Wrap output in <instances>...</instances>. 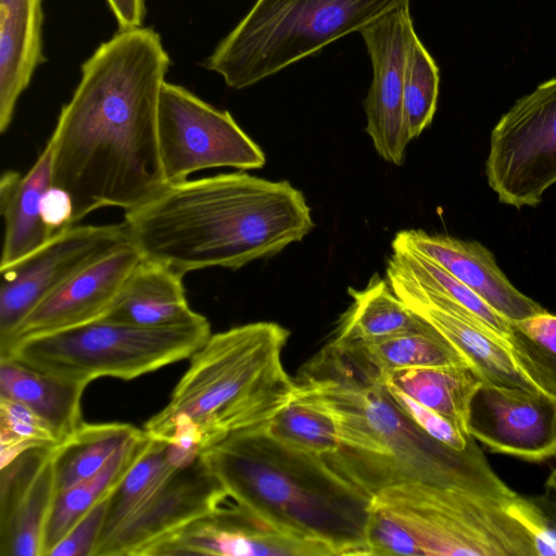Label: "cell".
<instances>
[{
  "instance_id": "cell-1",
  "label": "cell",
  "mask_w": 556,
  "mask_h": 556,
  "mask_svg": "<svg viewBox=\"0 0 556 556\" xmlns=\"http://www.w3.org/2000/svg\"><path fill=\"white\" fill-rule=\"evenodd\" d=\"M170 60L148 27L119 30L81 65L49 138L52 186L72 198L73 224L102 207L134 210L166 186L157 110Z\"/></svg>"
},
{
  "instance_id": "cell-2",
  "label": "cell",
  "mask_w": 556,
  "mask_h": 556,
  "mask_svg": "<svg viewBox=\"0 0 556 556\" xmlns=\"http://www.w3.org/2000/svg\"><path fill=\"white\" fill-rule=\"evenodd\" d=\"M386 375L354 348L330 340L293 379L295 393L334 418L340 446L325 462L371 497L408 482L463 489L505 502L513 491L473 441L457 451L420 429L389 393Z\"/></svg>"
},
{
  "instance_id": "cell-3",
  "label": "cell",
  "mask_w": 556,
  "mask_h": 556,
  "mask_svg": "<svg viewBox=\"0 0 556 556\" xmlns=\"http://www.w3.org/2000/svg\"><path fill=\"white\" fill-rule=\"evenodd\" d=\"M124 224L143 258L184 276L274 256L315 226L304 194L289 181L239 172L169 184L125 212Z\"/></svg>"
},
{
  "instance_id": "cell-4",
  "label": "cell",
  "mask_w": 556,
  "mask_h": 556,
  "mask_svg": "<svg viewBox=\"0 0 556 556\" xmlns=\"http://www.w3.org/2000/svg\"><path fill=\"white\" fill-rule=\"evenodd\" d=\"M228 495L336 555H369L371 496L324 457L289 447L264 428L240 432L201 451Z\"/></svg>"
},
{
  "instance_id": "cell-5",
  "label": "cell",
  "mask_w": 556,
  "mask_h": 556,
  "mask_svg": "<svg viewBox=\"0 0 556 556\" xmlns=\"http://www.w3.org/2000/svg\"><path fill=\"white\" fill-rule=\"evenodd\" d=\"M289 336L271 321L211 334L190 357L167 405L143 430L151 432L185 416L198 426L203 450L229 435L266 427L295 391L282 364Z\"/></svg>"
},
{
  "instance_id": "cell-6",
  "label": "cell",
  "mask_w": 556,
  "mask_h": 556,
  "mask_svg": "<svg viewBox=\"0 0 556 556\" xmlns=\"http://www.w3.org/2000/svg\"><path fill=\"white\" fill-rule=\"evenodd\" d=\"M409 0H256L202 66L242 89L319 52Z\"/></svg>"
},
{
  "instance_id": "cell-7",
  "label": "cell",
  "mask_w": 556,
  "mask_h": 556,
  "mask_svg": "<svg viewBox=\"0 0 556 556\" xmlns=\"http://www.w3.org/2000/svg\"><path fill=\"white\" fill-rule=\"evenodd\" d=\"M211 334L206 318L157 328L101 318L21 340L0 358H13L51 376L87 384L101 377L130 380L191 357Z\"/></svg>"
},
{
  "instance_id": "cell-8",
  "label": "cell",
  "mask_w": 556,
  "mask_h": 556,
  "mask_svg": "<svg viewBox=\"0 0 556 556\" xmlns=\"http://www.w3.org/2000/svg\"><path fill=\"white\" fill-rule=\"evenodd\" d=\"M508 502L422 482L393 485L371 497L372 506L414 536L422 556H536L531 534Z\"/></svg>"
},
{
  "instance_id": "cell-9",
  "label": "cell",
  "mask_w": 556,
  "mask_h": 556,
  "mask_svg": "<svg viewBox=\"0 0 556 556\" xmlns=\"http://www.w3.org/2000/svg\"><path fill=\"white\" fill-rule=\"evenodd\" d=\"M159 155L167 185L214 167L261 168L263 150L228 111L218 110L186 88L165 81L157 110Z\"/></svg>"
},
{
  "instance_id": "cell-10",
  "label": "cell",
  "mask_w": 556,
  "mask_h": 556,
  "mask_svg": "<svg viewBox=\"0 0 556 556\" xmlns=\"http://www.w3.org/2000/svg\"><path fill=\"white\" fill-rule=\"evenodd\" d=\"M485 174L500 202L535 206L556 182V78L519 99L491 132Z\"/></svg>"
},
{
  "instance_id": "cell-11",
  "label": "cell",
  "mask_w": 556,
  "mask_h": 556,
  "mask_svg": "<svg viewBox=\"0 0 556 556\" xmlns=\"http://www.w3.org/2000/svg\"><path fill=\"white\" fill-rule=\"evenodd\" d=\"M127 242L124 222L74 225L18 262L0 268V346L45 298Z\"/></svg>"
},
{
  "instance_id": "cell-12",
  "label": "cell",
  "mask_w": 556,
  "mask_h": 556,
  "mask_svg": "<svg viewBox=\"0 0 556 556\" xmlns=\"http://www.w3.org/2000/svg\"><path fill=\"white\" fill-rule=\"evenodd\" d=\"M333 556L324 543L296 535L228 497L212 511L153 541L138 556Z\"/></svg>"
},
{
  "instance_id": "cell-13",
  "label": "cell",
  "mask_w": 556,
  "mask_h": 556,
  "mask_svg": "<svg viewBox=\"0 0 556 556\" xmlns=\"http://www.w3.org/2000/svg\"><path fill=\"white\" fill-rule=\"evenodd\" d=\"M372 81L364 101L366 132L387 162L402 165L410 141L404 105L407 59L416 34L409 4L384 14L363 28Z\"/></svg>"
},
{
  "instance_id": "cell-14",
  "label": "cell",
  "mask_w": 556,
  "mask_h": 556,
  "mask_svg": "<svg viewBox=\"0 0 556 556\" xmlns=\"http://www.w3.org/2000/svg\"><path fill=\"white\" fill-rule=\"evenodd\" d=\"M468 432L495 453L529 462L551 458L556 455V396L482 383L470 403Z\"/></svg>"
},
{
  "instance_id": "cell-15",
  "label": "cell",
  "mask_w": 556,
  "mask_h": 556,
  "mask_svg": "<svg viewBox=\"0 0 556 556\" xmlns=\"http://www.w3.org/2000/svg\"><path fill=\"white\" fill-rule=\"evenodd\" d=\"M142 258L129 241L84 268L33 308L0 346V356L21 340L104 317Z\"/></svg>"
},
{
  "instance_id": "cell-16",
  "label": "cell",
  "mask_w": 556,
  "mask_h": 556,
  "mask_svg": "<svg viewBox=\"0 0 556 556\" xmlns=\"http://www.w3.org/2000/svg\"><path fill=\"white\" fill-rule=\"evenodd\" d=\"M228 497L202 456L178 469L94 556H138L153 541L215 509Z\"/></svg>"
},
{
  "instance_id": "cell-17",
  "label": "cell",
  "mask_w": 556,
  "mask_h": 556,
  "mask_svg": "<svg viewBox=\"0 0 556 556\" xmlns=\"http://www.w3.org/2000/svg\"><path fill=\"white\" fill-rule=\"evenodd\" d=\"M53 447L29 448L0 468V556H41L54 496Z\"/></svg>"
},
{
  "instance_id": "cell-18",
  "label": "cell",
  "mask_w": 556,
  "mask_h": 556,
  "mask_svg": "<svg viewBox=\"0 0 556 556\" xmlns=\"http://www.w3.org/2000/svg\"><path fill=\"white\" fill-rule=\"evenodd\" d=\"M392 243L439 264L508 321L522 320L545 311L513 286L493 254L477 241L408 229L399 231Z\"/></svg>"
},
{
  "instance_id": "cell-19",
  "label": "cell",
  "mask_w": 556,
  "mask_h": 556,
  "mask_svg": "<svg viewBox=\"0 0 556 556\" xmlns=\"http://www.w3.org/2000/svg\"><path fill=\"white\" fill-rule=\"evenodd\" d=\"M182 278L167 265L142 258L102 318L150 328L204 319L189 306Z\"/></svg>"
},
{
  "instance_id": "cell-20",
  "label": "cell",
  "mask_w": 556,
  "mask_h": 556,
  "mask_svg": "<svg viewBox=\"0 0 556 556\" xmlns=\"http://www.w3.org/2000/svg\"><path fill=\"white\" fill-rule=\"evenodd\" d=\"M52 186V149L48 140L25 176L7 170L0 179V210L4 237L0 268L10 266L42 247L49 233L42 218V200Z\"/></svg>"
},
{
  "instance_id": "cell-21",
  "label": "cell",
  "mask_w": 556,
  "mask_h": 556,
  "mask_svg": "<svg viewBox=\"0 0 556 556\" xmlns=\"http://www.w3.org/2000/svg\"><path fill=\"white\" fill-rule=\"evenodd\" d=\"M41 0H0V131L11 125L42 52Z\"/></svg>"
},
{
  "instance_id": "cell-22",
  "label": "cell",
  "mask_w": 556,
  "mask_h": 556,
  "mask_svg": "<svg viewBox=\"0 0 556 556\" xmlns=\"http://www.w3.org/2000/svg\"><path fill=\"white\" fill-rule=\"evenodd\" d=\"M396 295L408 309L431 324L457 348L483 383L538 389L517 367L507 341L484 326L413 296Z\"/></svg>"
},
{
  "instance_id": "cell-23",
  "label": "cell",
  "mask_w": 556,
  "mask_h": 556,
  "mask_svg": "<svg viewBox=\"0 0 556 556\" xmlns=\"http://www.w3.org/2000/svg\"><path fill=\"white\" fill-rule=\"evenodd\" d=\"M87 386L0 358V396L21 402L43 418L60 443L84 424L81 396Z\"/></svg>"
},
{
  "instance_id": "cell-24",
  "label": "cell",
  "mask_w": 556,
  "mask_h": 556,
  "mask_svg": "<svg viewBox=\"0 0 556 556\" xmlns=\"http://www.w3.org/2000/svg\"><path fill=\"white\" fill-rule=\"evenodd\" d=\"M352 302L339 319L331 340L356 344L378 341L416 329L421 317L413 313L387 279L374 274L361 290L349 288Z\"/></svg>"
},
{
  "instance_id": "cell-25",
  "label": "cell",
  "mask_w": 556,
  "mask_h": 556,
  "mask_svg": "<svg viewBox=\"0 0 556 556\" xmlns=\"http://www.w3.org/2000/svg\"><path fill=\"white\" fill-rule=\"evenodd\" d=\"M386 381L469 434L470 403L483 383L471 366L446 365L400 369L386 375Z\"/></svg>"
},
{
  "instance_id": "cell-26",
  "label": "cell",
  "mask_w": 556,
  "mask_h": 556,
  "mask_svg": "<svg viewBox=\"0 0 556 556\" xmlns=\"http://www.w3.org/2000/svg\"><path fill=\"white\" fill-rule=\"evenodd\" d=\"M144 432L123 446L97 475L54 493L47 516L41 556L56 544L98 502L108 496L147 447Z\"/></svg>"
},
{
  "instance_id": "cell-27",
  "label": "cell",
  "mask_w": 556,
  "mask_h": 556,
  "mask_svg": "<svg viewBox=\"0 0 556 556\" xmlns=\"http://www.w3.org/2000/svg\"><path fill=\"white\" fill-rule=\"evenodd\" d=\"M143 433L129 424H83L53 447L54 493L97 475L128 442Z\"/></svg>"
},
{
  "instance_id": "cell-28",
  "label": "cell",
  "mask_w": 556,
  "mask_h": 556,
  "mask_svg": "<svg viewBox=\"0 0 556 556\" xmlns=\"http://www.w3.org/2000/svg\"><path fill=\"white\" fill-rule=\"evenodd\" d=\"M345 345L354 348L383 375L407 368L446 365L470 366L457 348L424 318L416 329L407 332L374 342Z\"/></svg>"
},
{
  "instance_id": "cell-29",
  "label": "cell",
  "mask_w": 556,
  "mask_h": 556,
  "mask_svg": "<svg viewBox=\"0 0 556 556\" xmlns=\"http://www.w3.org/2000/svg\"><path fill=\"white\" fill-rule=\"evenodd\" d=\"M177 470L167 459V442L150 438L144 451L109 495L96 551Z\"/></svg>"
},
{
  "instance_id": "cell-30",
  "label": "cell",
  "mask_w": 556,
  "mask_h": 556,
  "mask_svg": "<svg viewBox=\"0 0 556 556\" xmlns=\"http://www.w3.org/2000/svg\"><path fill=\"white\" fill-rule=\"evenodd\" d=\"M265 429L282 444L321 457L336 453L340 446L333 416L318 402L295 391Z\"/></svg>"
},
{
  "instance_id": "cell-31",
  "label": "cell",
  "mask_w": 556,
  "mask_h": 556,
  "mask_svg": "<svg viewBox=\"0 0 556 556\" xmlns=\"http://www.w3.org/2000/svg\"><path fill=\"white\" fill-rule=\"evenodd\" d=\"M388 265L421 287L454 300L472 313L486 328L507 341L509 321L432 260L392 243Z\"/></svg>"
},
{
  "instance_id": "cell-32",
  "label": "cell",
  "mask_w": 556,
  "mask_h": 556,
  "mask_svg": "<svg viewBox=\"0 0 556 556\" xmlns=\"http://www.w3.org/2000/svg\"><path fill=\"white\" fill-rule=\"evenodd\" d=\"M507 343L519 370L535 388L556 396V315L545 309L509 321Z\"/></svg>"
},
{
  "instance_id": "cell-33",
  "label": "cell",
  "mask_w": 556,
  "mask_h": 556,
  "mask_svg": "<svg viewBox=\"0 0 556 556\" xmlns=\"http://www.w3.org/2000/svg\"><path fill=\"white\" fill-rule=\"evenodd\" d=\"M439 68L419 40L413 36L405 76L404 105L410 140L432 122L439 94Z\"/></svg>"
},
{
  "instance_id": "cell-34",
  "label": "cell",
  "mask_w": 556,
  "mask_h": 556,
  "mask_svg": "<svg viewBox=\"0 0 556 556\" xmlns=\"http://www.w3.org/2000/svg\"><path fill=\"white\" fill-rule=\"evenodd\" d=\"M59 443L43 418L23 403L0 396V468L29 448Z\"/></svg>"
},
{
  "instance_id": "cell-35",
  "label": "cell",
  "mask_w": 556,
  "mask_h": 556,
  "mask_svg": "<svg viewBox=\"0 0 556 556\" xmlns=\"http://www.w3.org/2000/svg\"><path fill=\"white\" fill-rule=\"evenodd\" d=\"M507 506L531 534L536 556H556V500L546 495L525 497L517 494Z\"/></svg>"
},
{
  "instance_id": "cell-36",
  "label": "cell",
  "mask_w": 556,
  "mask_h": 556,
  "mask_svg": "<svg viewBox=\"0 0 556 556\" xmlns=\"http://www.w3.org/2000/svg\"><path fill=\"white\" fill-rule=\"evenodd\" d=\"M370 556H422L414 536L382 509L371 505L366 531Z\"/></svg>"
},
{
  "instance_id": "cell-37",
  "label": "cell",
  "mask_w": 556,
  "mask_h": 556,
  "mask_svg": "<svg viewBox=\"0 0 556 556\" xmlns=\"http://www.w3.org/2000/svg\"><path fill=\"white\" fill-rule=\"evenodd\" d=\"M386 387L397 405L430 437L457 451L466 450L475 441L470 434L464 433L448 420L413 400L396 387L387 381Z\"/></svg>"
},
{
  "instance_id": "cell-38",
  "label": "cell",
  "mask_w": 556,
  "mask_h": 556,
  "mask_svg": "<svg viewBox=\"0 0 556 556\" xmlns=\"http://www.w3.org/2000/svg\"><path fill=\"white\" fill-rule=\"evenodd\" d=\"M110 495V494H109ZM109 495L98 502L56 544L49 556H93L108 508Z\"/></svg>"
},
{
  "instance_id": "cell-39",
  "label": "cell",
  "mask_w": 556,
  "mask_h": 556,
  "mask_svg": "<svg viewBox=\"0 0 556 556\" xmlns=\"http://www.w3.org/2000/svg\"><path fill=\"white\" fill-rule=\"evenodd\" d=\"M73 201L63 189L51 186L42 200V218L49 237L68 229L73 224Z\"/></svg>"
},
{
  "instance_id": "cell-40",
  "label": "cell",
  "mask_w": 556,
  "mask_h": 556,
  "mask_svg": "<svg viewBox=\"0 0 556 556\" xmlns=\"http://www.w3.org/2000/svg\"><path fill=\"white\" fill-rule=\"evenodd\" d=\"M113 12L119 30H129L142 26L146 5L144 0H106Z\"/></svg>"
},
{
  "instance_id": "cell-41",
  "label": "cell",
  "mask_w": 556,
  "mask_h": 556,
  "mask_svg": "<svg viewBox=\"0 0 556 556\" xmlns=\"http://www.w3.org/2000/svg\"><path fill=\"white\" fill-rule=\"evenodd\" d=\"M545 484L547 490L556 497V468L549 473Z\"/></svg>"
}]
</instances>
